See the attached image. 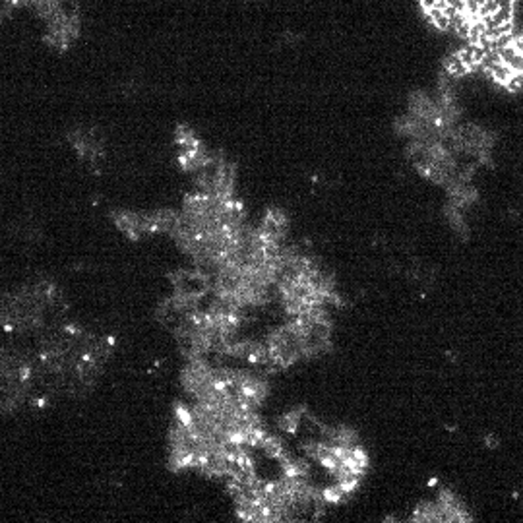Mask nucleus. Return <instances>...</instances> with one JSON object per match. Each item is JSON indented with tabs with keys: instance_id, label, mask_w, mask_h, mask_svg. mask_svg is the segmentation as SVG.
Here are the masks:
<instances>
[{
	"instance_id": "f257e3e1",
	"label": "nucleus",
	"mask_w": 523,
	"mask_h": 523,
	"mask_svg": "<svg viewBox=\"0 0 523 523\" xmlns=\"http://www.w3.org/2000/svg\"><path fill=\"white\" fill-rule=\"evenodd\" d=\"M426 16L431 20V24L434 25V27H438L440 32H448V29H452V18H449L444 10L438 8V6H434L432 10H428Z\"/></svg>"
},
{
	"instance_id": "f03ea898",
	"label": "nucleus",
	"mask_w": 523,
	"mask_h": 523,
	"mask_svg": "<svg viewBox=\"0 0 523 523\" xmlns=\"http://www.w3.org/2000/svg\"><path fill=\"white\" fill-rule=\"evenodd\" d=\"M446 70H448L452 76H457V78H461V76H467L469 72H473L471 68L465 64L461 58L457 57L456 53H454V55H449V57L446 58Z\"/></svg>"
},
{
	"instance_id": "7ed1b4c3",
	"label": "nucleus",
	"mask_w": 523,
	"mask_h": 523,
	"mask_svg": "<svg viewBox=\"0 0 523 523\" xmlns=\"http://www.w3.org/2000/svg\"><path fill=\"white\" fill-rule=\"evenodd\" d=\"M492 20H494V27L500 24H506V22H512L514 20V8H498L492 14Z\"/></svg>"
},
{
	"instance_id": "20e7f679",
	"label": "nucleus",
	"mask_w": 523,
	"mask_h": 523,
	"mask_svg": "<svg viewBox=\"0 0 523 523\" xmlns=\"http://www.w3.org/2000/svg\"><path fill=\"white\" fill-rule=\"evenodd\" d=\"M508 64L512 67V70H514L515 74H523V53H522V50H519L517 55H514V57H512V60H510Z\"/></svg>"
},
{
	"instance_id": "39448f33",
	"label": "nucleus",
	"mask_w": 523,
	"mask_h": 523,
	"mask_svg": "<svg viewBox=\"0 0 523 523\" xmlns=\"http://www.w3.org/2000/svg\"><path fill=\"white\" fill-rule=\"evenodd\" d=\"M500 8H515V0H498Z\"/></svg>"
}]
</instances>
